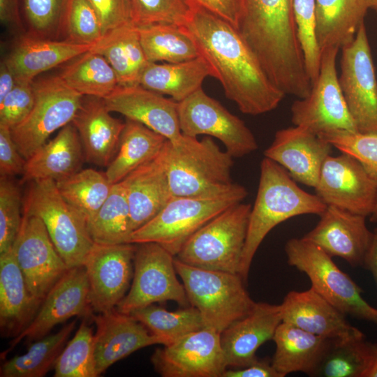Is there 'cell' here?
<instances>
[{
  "label": "cell",
  "mask_w": 377,
  "mask_h": 377,
  "mask_svg": "<svg viewBox=\"0 0 377 377\" xmlns=\"http://www.w3.org/2000/svg\"><path fill=\"white\" fill-rule=\"evenodd\" d=\"M184 27L200 55L210 64L226 96L244 114L258 115L274 110L285 94L269 80L257 57L231 24L195 6Z\"/></svg>",
  "instance_id": "cell-1"
},
{
  "label": "cell",
  "mask_w": 377,
  "mask_h": 377,
  "mask_svg": "<svg viewBox=\"0 0 377 377\" xmlns=\"http://www.w3.org/2000/svg\"><path fill=\"white\" fill-rule=\"evenodd\" d=\"M327 205L316 194L302 190L287 171L265 157L256 198L249 216L239 274L246 282L253 258L267 235L279 223L303 214L321 215Z\"/></svg>",
  "instance_id": "cell-2"
},
{
  "label": "cell",
  "mask_w": 377,
  "mask_h": 377,
  "mask_svg": "<svg viewBox=\"0 0 377 377\" xmlns=\"http://www.w3.org/2000/svg\"><path fill=\"white\" fill-rule=\"evenodd\" d=\"M165 161L172 196L214 198L237 188L230 172L233 157L209 136L199 140L184 134L165 144Z\"/></svg>",
  "instance_id": "cell-3"
},
{
  "label": "cell",
  "mask_w": 377,
  "mask_h": 377,
  "mask_svg": "<svg viewBox=\"0 0 377 377\" xmlns=\"http://www.w3.org/2000/svg\"><path fill=\"white\" fill-rule=\"evenodd\" d=\"M174 264L188 302L200 312L205 327L221 334L254 308L256 302L239 274L191 266L176 257Z\"/></svg>",
  "instance_id": "cell-4"
},
{
  "label": "cell",
  "mask_w": 377,
  "mask_h": 377,
  "mask_svg": "<svg viewBox=\"0 0 377 377\" xmlns=\"http://www.w3.org/2000/svg\"><path fill=\"white\" fill-rule=\"evenodd\" d=\"M240 185L214 198L172 196L150 221L135 230L131 243L156 242L176 256L186 242L216 216L246 197Z\"/></svg>",
  "instance_id": "cell-5"
},
{
  "label": "cell",
  "mask_w": 377,
  "mask_h": 377,
  "mask_svg": "<svg viewBox=\"0 0 377 377\" xmlns=\"http://www.w3.org/2000/svg\"><path fill=\"white\" fill-rule=\"evenodd\" d=\"M251 207L242 202L230 206L196 231L175 257L191 266L239 274Z\"/></svg>",
  "instance_id": "cell-6"
},
{
  "label": "cell",
  "mask_w": 377,
  "mask_h": 377,
  "mask_svg": "<svg viewBox=\"0 0 377 377\" xmlns=\"http://www.w3.org/2000/svg\"><path fill=\"white\" fill-rule=\"evenodd\" d=\"M289 265L305 274L311 287L346 316L377 325V308L362 297V289L316 245L302 238L285 245Z\"/></svg>",
  "instance_id": "cell-7"
},
{
  "label": "cell",
  "mask_w": 377,
  "mask_h": 377,
  "mask_svg": "<svg viewBox=\"0 0 377 377\" xmlns=\"http://www.w3.org/2000/svg\"><path fill=\"white\" fill-rule=\"evenodd\" d=\"M22 212L39 217L68 269L84 265L94 242L86 221L63 198L56 182H29Z\"/></svg>",
  "instance_id": "cell-8"
},
{
  "label": "cell",
  "mask_w": 377,
  "mask_h": 377,
  "mask_svg": "<svg viewBox=\"0 0 377 377\" xmlns=\"http://www.w3.org/2000/svg\"><path fill=\"white\" fill-rule=\"evenodd\" d=\"M33 84L34 106L27 117L11 129L17 149L26 160L53 133L72 122L84 97L59 75L34 80Z\"/></svg>",
  "instance_id": "cell-9"
},
{
  "label": "cell",
  "mask_w": 377,
  "mask_h": 377,
  "mask_svg": "<svg viewBox=\"0 0 377 377\" xmlns=\"http://www.w3.org/2000/svg\"><path fill=\"white\" fill-rule=\"evenodd\" d=\"M339 50L329 47L321 50L319 74L310 94L292 104L295 126L317 135L339 130L358 131L339 84L336 61Z\"/></svg>",
  "instance_id": "cell-10"
},
{
  "label": "cell",
  "mask_w": 377,
  "mask_h": 377,
  "mask_svg": "<svg viewBox=\"0 0 377 377\" xmlns=\"http://www.w3.org/2000/svg\"><path fill=\"white\" fill-rule=\"evenodd\" d=\"M135 244L132 284L117 304V311L130 314L136 309L167 301L187 306L189 302L184 285L177 278L175 256L156 242Z\"/></svg>",
  "instance_id": "cell-11"
},
{
  "label": "cell",
  "mask_w": 377,
  "mask_h": 377,
  "mask_svg": "<svg viewBox=\"0 0 377 377\" xmlns=\"http://www.w3.org/2000/svg\"><path fill=\"white\" fill-rule=\"evenodd\" d=\"M339 84L359 132H377V80L364 23L342 47Z\"/></svg>",
  "instance_id": "cell-12"
},
{
  "label": "cell",
  "mask_w": 377,
  "mask_h": 377,
  "mask_svg": "<svg viewBox=\"0 0 377 377\" xmlns=\"http://www.w3.org/2000/svg\"><path fill=\"white\" fill-rule=\"evenodd\" d=\"M177 103L182 134L217 138L233 158L242 157L258 149L256 138L245 123L209 96L202 87Z\"/></svg>",
  "instance_id": "cell-13"
},
{
  "label": "cell",
  "mask_w": 377,
  "mask_h": 377,
  "mask_svg": "<svg viewBox=\"0 0 377 377\" xmlns=\"http://www.w3.org/2000/svg\"><path fill=\"white\" fill-rule=\"evenodd\" d=\"M327 206L370 216L377 195V178L353 156L341 152L325 160L315 186Z\"/></svg>",
  "instance_id": "cell-14"
},
{
  "label": "cell",
  "mask_w": 377,
  "mask_h": 377,
  "mask_svg": "<svg viewBox=\"0 0 377 377\" xmlns=\"http://www.w3.org/2000/svg\"><path fill=\"white\" fill-rule=\"evenodd\" d=\"M22 222L13 246L30 293L43 302L68 269L42 220L22 212Z\"/></svg>",
  "instance_id": "cell-15"
},
{
  "label": "cell",
  "mask_w": 377,
  "mask_h": 377,
  "mask_svg": "<svg viewBox=\"0 0 377 377\" xmlns=\"http://www.w3.org/2000/svg\"><path fill=\"white\" fill-rule=\"evenodd\" d=\"M151 362L163 377H222L228 368L220 333L207 327L156 348Z\"/></svg>",
  "instance_id": "cell-16"
},
{
  "label": "cell",
  "mask_w": 377,
  "mask_h": 377,
  "mask_svg": "<svg viewBox=\"0 0 377 377\" xmlns=\"http://www.w3.org/2000/svg\"><path fill=\"white\" fill-rule=\"evenodd\" d=\"M135 248L133 243L94 244L84 263L91 310L110 311L125 297L133 276Z\"/></svg>",
  "instance_id": "cell-17"
},
{
  "label": "cell",
  "mask_w": 377,
  "mask_h": 377,
  "mask_svg": "<svg viewBox=\"0 0 377 377\" xmlns=\"http://www.w3.org/2000/svg\"><path fill=\"white\" fill-rule=\"evenodd\" d=\"M88 295L89 282L84 265L68 269L47 293L29 326L1 353V358L5 359L23 339L27 343L38 340L57 325L89 313Z\"/></svg>",
  "instance_id": "cell-18"
},
{
  "label": "cell",
  "mask_w": 377,
  "mask_h": 377,
  "mask_svg": "<svg viewBox=\"0 0 377 377\" xmlns=\"http://www.w3.org/2000/svg\"><path fill=\"white\" fill-rule=\"evenodd\" d=\"M320 217L302 238L332 258H341L353 267H363L374 234L367 226V216L327 206Z\"/></svg>",
  "instance_id": "cell-19"
},
{
  "label": "cell",
  "mask_w": 377,
  "mask_h": 377,
  "mask_svg": "<svg viewBox=\"0 0 377 377\" xmlns=\"http://www.w3.org/2000/svg\"><path fill=\"white\" fill-rule=\"evenodd\" d=\"M332 148L318 135L295 126L276 131L264 155L283 168L295 181L315 188Z\"/></svg>",
  "instance_id": "cell-20"
},
{
  "label": "cell",
  "mask_w": 377,
  "mask_h": 377,
  "mask_svg": "<svg viewBox=\"0 0 377 377\" xmlns=\"http://www.w3.org/2000/svg\"><path fill=\"white\" fill-rule=\"evenodd\" d=\"M96 326L94 334L96 370L98 376L111 365L135 351L155 344L168 345V341L152 334L130 314L115 308L110 311L91 314Z\"/></svg>",
  "instance_id": "cell-21"
},
{
  "label": "cell",
  "mask_w": 377,
  "mask_h": 377,
  "mask_svg": "<svg viewBox=\"0 0 377 377\" xmlns=\"http://www.w3.org/2000/svg\"><path fill=\"white\" fill-rule=\"evenodd\" d=\"M104 101L110 112L138 121L170 141L177 140L182 135L178 117V103L173 99L136 85L118 86Z\"/></svg>",
  "instance_id": "cell-22"
},
{
  "label": "cell",
  "mask_w": 377,
  "mask_h": 377,
  "mask_svg": "<svg viewBox=\"0 0 377 377\" xmlns=\"http://www.w3.org/2000/svg\"><path fill=\"white\" fill-rule=\"evenodd\" d=\"M282 322L280 305L256 302L246 316L235 321L220 334V341L228 367H246L258 358L257 350L272 340Z\"/></svg>",
  "instance_id": "cell-23"
},
{
  "label": "cell",
  "mask_w": 377,
  "mask_h": 377,
  "mask_svg": "<svg viewBox=\"0 0 377 377\" xmlns=\"http://www.w3.org/2000/svg\"><path fill=\"white\" fill-rule=\"evenodd\" d=\"M279 305L282 322L313 334L335 339L363 333L311 287L288 292Z\"/></svg>",
  "instance_id": "cell-24"
},
{
  "label": "cell",
  "mask_w": 377,
  "mask_h": 377,
  "mask_svg": "<svg viewBox=\"0 0 377 377\" xmlns=\"http://www.w3.org/2000/svg\"><path fill=\"white\" fill-rule=\"evenodd\" d=\"M165 144L154 158L122 180L133 232L154 219L172 197L167 172Z\"/></svg>",
  "instance_id": "cell-25"
},
{
  "label": "cell",
  "mask_w": 377,
  "mask_h": 377,
  "mask_svg": "<svg viewBox=\"0 0 377 377\" xmlns=\"http://www.w3.org/2000/svg\"><path fill=\"white\" fill-rule=\"evenodd\" d=\"M103 98L83 97L72 120L82 145L85 161L108 167L114 157L125 122L114 117Z\"/></svg>",
  "instance_id": "cell-26"
},
{
  "label": "cell",
  "mask_w": 377,
  "mask_h": 377,
  "mask_svg": "<svg viewBox=\"0 0 377 377\" xmlns=\"http://www.w3.org/2000/svg\"><path fill=\"white\" fill-rule=\"evenodd\" d=\"M92 45L23 33L5 59L17 81L33 82L39 74L89 51Z\"/></svg>",
  "instance_id": "cell-27"
},
{
  "label": "cell",
  "mask_w": 377,
  "mask_h": 377,
  "mask_svg": "<svg viewBox=\"0 0 377 377\" xmlns=\"http://www.w3.org/2000/svg\"><path fill=\"white\" fill-rule=\"evenodd\" d=\"M42 302L29 291L13 247L0 254V329L16 337L36 316Z\"/></svg>",
  "instance_id": "cell-28"
},
{
  "label": "cell",
  "mask_w": 377,
  "mask_h": 377,
  "mask_svg": "<svg viewBox=\"0 0 377 377\" xmlns=\"http://www.w3.org/2000/svg\"><path fill=\"white\" fill-rule=\"evenodd\" d=\"M84 160L78 133L73 123H69L26 160L22 182H57L80 170Z\"/></svg>",
  "instance_id": "cell-29"
},
{
  "label": "cell",
  "mask_w": 377,
  "mask_h": 377,
  "mask_svg": "<svg viewBox=\"0 0 377 377\" xmlns=\"http://www.w3.org/2000/svg\"><path fill=\"white\" fill-rule=\"evenodd\" d=\"M272 340L276 350L271 363L281 377L295 371L313 377L331 339L281 322Z\"/></svg>",
  "instance_id": "cell-30"
},
{
  "label": "cell",
  "mask_w": 377,
  "mask_h": 377,
  "mask_svg": "<svg viewBox=\"0 0 377 377\" xmlns=\"http://www.w3.org/2000/svg\"><path fill=\"white\" fill-rule=\"evenodd\" d=\"M90 50L107 59L121 87L139 85L140 77L150 63L140 42L138 26L132 22L105 34Z\"/></svg>",
  "instance_id": "cell-31"
},
{
  "label": "cell",
  "mask_w": 377,
  "mask_h": 377,
  "mask_svg": "<svg viewBox=\"0 0 377 377\" xmlns=\"http://www.w3.org/2000/svg\"><path fill=\"white\" fill-rule=\"evenodd\" d=\"M209 76L214 77V71L200 55L178 63L150 62L140 77L139 85L170 96L174 101L179 102L201 88L202 82Z\"/></svg>",
  "instance_id": "cell-32"
},
{
  "label": "cell",
  "mask_w": 377,
  "mask_h": 377,
  "mask_svg": "<svg viewBox=\"0 0 377 377\" xmlns=\"http://www.w3.org/2000/svg\"><path fill=\"white\" fill-rule=\"evenodd\" d=\"M315 4L320 50L352 42L369 8L367 0H315Z\"/></svg>",
  "instance_id": "cell-33"
},
{
  "label": "cell",
  "mask_w": 377,
  "mask_h": 377,
  "mask_svg": "<svg viewBox=\"0 0 377 377\" xmlns=\"http://www.w3.org/2000/svg\"><path fill=\"white\" fill-rule=\"evenodd\" d=\"M377 362V343L364 333L331 339L313 377H367Z\"/></svg>",
  "instance_id": "cell-34"
},
{
  "label": "cell",
  "mask_w": 377,
  "mask_h": 377,
  "mask_svg": "<svg viewBox=\"0 0 377 377\" xmlns=\"http://www.w3.org/2000/svg\"><path fill=\"white\" fill-rule=\"evenodd\" d=\"M167 140L145 125L126 119L117 151L106 168L110 183L122 181L133 170L154 158Z\"/></svg>",
  "instance_id": "cell-35"
},
{
  "label": "cell",
  "mask_w": 377,
  "mask_h": 377,
  "mask_svg": "<svg viewBox=\"0 0 377 377\" xmlns=\"http://www.w3.org/2000/svg\"><path fill=\"white\" fill-rule=\"evenodd\" d=\"M59 75L83 96L104 99L119 86L116 73L107 59L91 50L73 59Z\"/></svg>",
  "instance_id": "cell-36"
},
{
  "label": "cell",
  "mask_w": 377,
  "mask_h": 377,
  "mask_svg": "<svg viewBox=\"0 0 377 377\" xmlns=\"http://www.w3.org/2000/svg\"><path fill=\"white\" fill-rule=\"evenodd\" d=\"M140 42L151 63H178L200 56L198 46L184 27L170 24L138 26Z\"/></svg>",
  "instance_id": "cell-37"
},
{
  "label": "cell",
  "mask_w": 377,
  "mask_h": 377,
  "mask_svg": "<svg viewBox=\"0 0 377 377\" xmlns=\"http://www.w3.org/2000/svg\"><path fill=\"white\" fill-rule=\"evenodd\" d=\"M76 320L57 332L46 335L31 343L26 353L5 362L0 369L1 377H43L54 368L64 344L74 330Z\"/></svg>",
  "instance_id": "cell-38"
},
{
  "label": "cell",
  "mask_w": 377,
  "mask_h": 377,
  "mask_svg": "<svg viewBox=\"0 0 377 377\" xmlns=\"http://www.w3.org/2000/svg\"><path fill=\"white\" fill-rule=\"evenodd\" d=\"M55 182L63 198L87 224L105 202L113 186L105 172L92 168L81 169Z\"/></svg>",
  "instance_id": "cell-39"
},
{
  "label": "cell",
  "mask_w": 377,
  "mask_h": 377,
  "mask_svg": "<svg viewBox=\"0 0 377 377\" xmlns=\"http://www.w3.org/2000/svg\"><path fill=\"white\" fill-rule=\"evenodd\" d=\"M87 227L94 243H131L133 230L126 189L122 181L113 184L106 200Z\"/></svg>",
  "instance_id": "cell-40"
},
{
  "label": "cell",
  "mask_w": 377,
  "mask_h": 377,
  "mask_svg": "<svg viewBox=\"0 0 377 377\" xmlns=\"http://www.w3.org/2000/svg\"><path fill=\"white\" fill-rule=\"evenodd\" d=\"M130 315L152 334L165 339L168 345L191 332L205 328L200 312L193 306L170 311L153 304L136 309Z\"/></svg>",
  "instance_id": "cell-41"
},
{
  "label": "cell",
  "mask_w": 377,
  "mask_h": 377,
  "mask_svg": "<svg viewBox=\"0 0 377 377\" xmlns=\"http://www.w3.org/2000/svg\"><path fill=\"white\" fill-rule=\"evenodd\" d=\"M54 377H97L95 339L92 329L83 320L56 360Z\"/></svg>",
  "instance_id": "cell-42"
},
{
  "label": "cell",
  "mask_w": 377,
  "mask_h": 377,
  "mask_svg": "<svg viewBox=\"0 0 377 377\" xmlns=\"http://www.w3.org/2000/svg\"><path fill=\"white\" fill-rule=\"evenodd\" d=\"M64 40L94 45L103 36L98 17L88 0H68L59 36Z\"/></svg>",
  "instance_id": "cell-43"
},
{
  "label": "cell",
  "mask_w": 377,
  "mask_h": 377,
  "mask_svg": "<svg viewBox=\"0 0 377 377\" xmlns=\"http://www.w3.org/2000/svg\"><path fill=\"white\" fill-rule=\"evenodd\" d=\"M131 21L138 26L170 24L184 27L194 6L188 0H129Z\"/></svg>",
  "instance_id": "cell-44"
},
{
  "label": "cell",
  "mask_w": 377,
  "mask_h": 377,
  "mask_svg": "<svg viewBox=\"0 0 377 377\" xmlns=\"http://www.w3.org/2000/svg\"><path fill=\"white\" fill-rule=\"evenodd\" d=\"M293 8L298 40L312 85L318 76L321 59L316 37L315 0H293Z\"/></svg>",
  "instance_id": "cell-45"
},
{
  "label": "cell",
  "mask_w": 377,
  "mask_h": 377,
  "mask_svg": "<svg viewBox=\"0 0 377 377\" xmlns=\"http://www.w3.org/2000/svg\"><path fill=\"white\" fill-rule=\"evenodd\" d=\"M10 177L0 178V254L13 246L23 217V198L18 185Z\"/></svg>",
  "instance_id": "cell-46"
},
{
  "label": "cell",
  "mask_w": 377,
  "mask_h": 377,
  "mask_svg": "<svg viewBox=\"0 0 377 377\" xmlns=\"http://www.w3.org/2000/svg\"><path fill=\"white\" fill-rule=\"evenodd\" d=\"M318 135L341 152L353 156L377 178V132L339 130Z\"/></svg>",
  "instance_id": "cell-47"
},
{
  "label": "cell",
  "mask_w": 377,
  "mask_h": 377,
  "mask_svg": "<svg viewBox=\"0 0 377 377\" xmlns=\"http://www.w3.org/2000/svg\"><path fill=\"white\" fill-rule=\"evenodd\" d=\"M68 0H21L23 20L29 34L50 38L59 36L62 17Z\"/></svg>",
  "instance_id": "cell-48"
},
{
  "label": "cell",
  "mask_w": 377,
  "mask_h": 377,
  "mask_svg": "<svg viewBox=\"0 0 377 377\" xmlns=\"http://www.w3.org/2000/svg\"><path fill=\"white\" fill-rule=\"evenodd\" d=\"M33 82L17 81L13 90L0 102L1 126L11 130L29 114L35 101Z\"/></svg>",
  "instance_id": "cell-49"
},
{
  "label": "cell",
  "mask_w": 377,
  "mask_h": 377,
  "mask_svg": "<svg viewBox=\"0 0 377 377\" xmlns=\"http://www.w3.org/2000/svg\"><path fill=\"white\" fill-rule=\"evenodd\" d=\"M95 10L103 35L131 21L129 0H88Z\"/></svg>",
  "instance_id": "cell-50"
},
{
  "label": "cell",
  "mask_w": 377,
  "mask_h": 377,
  "mask_svg": "<svg viewBox=\"0 0 377 377\" xmlns=\"http://www.w3.org/2000/svg\"><path fill=\"white\" fill-rule=\"evenodd\" d=\"M26 159L20 154L13 138L11 130L0 125V173L13 177L24 172Z\"/></svg>",
  "instance_id": "cell-51"
},
{
  "label": "cell",
  "mask_w": 377,
  "mask_h": 377,
  "mask_svg": "<svg viewBox=\"0 0 377 377\" xmlns=\"http://www.w3.org/2000/svg\"><path fill=\"white\" fill-rule=\"evenodd\" d=\"M194 6H199L217 15L237 29L241 15V0H188Z\"/></svg>",
  "instance_id": "cell-52"
},
{
  "label": "cell",
  "mask_w": 377,
  "mask_h": 377,
  "mask_svg": "<svg viewBox=\"0 0 377 377\" xmlns=\"http://www.w3.org/2000/svg\"><path fill=\"white\" fill-rule=\"evenodd\" d=\"M222 377H281L266 360L257 359L251 364L242 368L226 369Z\"/></svg>",
  "instance_id": "cell-53"
},
{
  "label": "cell",
  "mask_w": 377,
  "mask_h": 377,
  "mask_svg": "<svg viewBox=\"0 0 377 377\" xmlns=\"http://www.w3.org/2000/svg\"><path fill=\"white\" fill-rule=\"evenodd\" d=\"M0 20L3 25L24 33L21 0H0Z\"/></svg>",
  "instance_id": "cell-54"
},
{
  "label": "cell",
  "mask_w": 377,
  "mask_h": 377,
  "mask_svg": "<svg viewBox=\"0 0 377 377\" xmlns=\"http://www.w3.org/2000/svg\"><path fill=\"white\" fill-rule=\"evenodd\" d=\"M17 80L14 72L3 59L0 64V102L13 90Z\"/></svg>",
  "instance_id": "cell-55"
},
{
  "label": "cell",
  "mask_w": 377,
  "mask_h": 377,
  "mask_svg": "<svg viewBox=\"0 0 377 377\" xmlns=\"http://www.w3.org/2000/svg\"><path fill=\"white\" fill-rule=\"evenodd\" d=\"M373 232L372 240L365 256L362 267L371 273L377 286V228Z\"/></svg>",
  "instance_id": "cell-56"
},
{
  "label": "cell",
  "mask_w": 377,
  "mask_h": 377,
  "mask_svg": "<svg viewBox=\"0 0 377 377\" xmlns=\"http://www.w3.org/2000/svg\"><path fill=\"white\" fill-rule=\"evenodd\" d=\"M370 220L372 222H377V195L376 198L375 204L374 206L373 211L370 215Z\"/></svg>",
  "instance_id": "cell-57"
},
{
  "label": "cell",
  "mask_w": 377,
  "mask_h": 377,
  "mask_svg": "<svg viewBox=\"0 0 377 377\" xmlns=\"http://www.w3.org/2000/svg\"><path fill=\"white\" fill-rule=\"evenodd\" d=\"M367 377H377V362L368 372Z\"/></svg>",
  "instance_id": "cell-58"
},
{
  "label": "cell",
  "mask_w": 377,
  "mask_h": 377,
  "mask_svg": "<svg viewBox=\"0 0 377 377\" xmlns=\"http://www.w3.org/2000/svg\"><path fill=\"white\" fill-rule=\"evenodd\" d=\"M367 3L369 8L377 12V0H367Z\"/></svg>",
  "instance_id": "cell-59"
}]
</instances>
